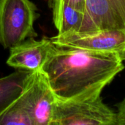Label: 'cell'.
Instances as JSON below:
<instances>
[{"label": "cell", "mask_w": 125, "mask_h": 125, "mask_svg": "<svg viewBox=\"0 0 125 125\" xmlns=\"http://www.w3.org/2000/svg\"><path fill=\"white\" fill-rule=\"evenodd\" d=\"M34 125L25 108L18 99L15 100L0 114V125Z\"/></svg>", "instance_id": "30bf717a"}, {"label": "cell", "mask_w": 125, "mask_h": 125, "mask_svg": "<svg viewBox=\"0 0 125 125\" xmlns=\"http://www.w3.org/2000/svg\"><path fill=\"white\" fill-rule=\"evenodd\" d=\"M85 14L97 30L125 29V0H86Z\"/></svg>", "instance_id": "52a82bcc"}, {"label": "cell", "mask_w": 125, "mask_h": 125, "mask_svg": "<svg viewBox=\"0 0 125 125\" xmlns=\"http://www.w3.org/2000/svg\"><path fill=\"white\" fill-rule=\"evenodd\" d=\"M51 39L56 46L116 53L125 61V29H108L92 32L67 31L57 34Z\"/></svg>", "instance_id": "5b68a950"}, {"label": "cell", "mask_w": 125, "mask_h": 125, "mask_svg": "<svg viewBox=\"0 0 125 125\" xmlns=\"http://www.w3.org/2000/svg\"><path fill=\"white\" fill-rule=\"evenodd\" d=\"M106 83L68 99L56 97L51 125H116V113L101 97Z\"/></svg>", "instance_id": "7a4b0ae2"}, {"label": "cell", "mask_w": 125, "mask_h": 125, "mask_svg": "<svg viewBox=\"0 0 125 125\" xmlns=\"http://www.w3.org/2000/svg\"><path fill=\"white\" fill-rule=\"evenodd\" d=\"M39 17L30 0H0V44L5 49L37 37L34 24Z\"/></svg>", "instance_id": "3957f363"}, {"label": "cell", "mask_w": 125, "mask_h": 125, "mask_svg": "<svg viewBox=\"0 0 125 125\" xmlns=\"http://www.w3.org/2000/svg\"><path fill=\"white\" fill-rule=\"evenodd\" d=\"M55 46L51 39L29 38L10 49L7 64L17 70L36 71L42 69Z\"/></svg>", "instance_id": "8992f818"}, {"label": "cell", "mask_w": 125, "mask_h": 125, "mask_svg": "<svg viewBox=\"0 0 125 125\" xmlns=\"http://www.w3.org/2000/svg\"><path fill=\"white\" fill-rule=\"evenodd\" d=\"M124 68L116 53L56 45L42 70L56 97L64 100L94 85L109 84Z\"/></svg>", "instance_id": "6da1fadb"}, {"label": "cell", "mask_w": 125, "mask_h": 125, "mask_svg": "<svg viewBox=\"0 0 125 125\" xmlns=\"http://www.w3.org/2000/svg\"><path fill=\"white\" fill-rule=\"evenodd\" d=\"M30 114L34 125H51L56 95L42 69L33 71L17 98Z\"/></svg>", "instance_id": "277c9868"}, {"label": "cell", "mask_w": 125, "mask_h": 125, "mask_svg": "<svg viewBox=\"0 0 125 125\" xmlns=\"http://www.w3.org/2000/svg\"><path fill=\"white\" fill-rule=\"evenodd\" d=\"M53 12V21L58 34L67 31L92 32L97 31L89 21L85 12L74 6L59 2L50 7Z\"/></svg>", "instance_id": "ba28073f"}, {"label": "cell", "mask_w": 125, "mask_h": 125, "mask_svg": "<svg viewBox=\"0 0 125 125\" xmlns=\"http://www.w3.org/2000/svg\"><path fill=\"white\" fill-rule=\"evenodd\" d=\"M59 2H66L68 3L79 10L85 12V7H86V0H49V7L51 5L59 3Z\"/></svg>", "instance_id": "8fae6325"}, {"label": "cell", "mask_w": 125, "mask_h": 125, "mask_svg": "<svg viewBox=\"0 0 125 125\" xmlns=\"http://www.w3.org/2000/svg\"><path fill=\"white\" fill-rule=\"evenodd\" d=\"M116 125H125V98L117 105Z\"/></svg>", "instance_id": "7c38bea8"}, {"label": "cell", "mask_w": 125, "mask_h": 125, "mask_svg": "<svg viewBox=\"0 0 125 125\" xmlns=\"http://www.w3.org/2000/svg\"><path fill=\"white\" fill-rule=\"evenodd\" d=\"M32 72L18 70L0 78V114L19 97Z\"/></svg>", "instance_id": "9c48e42d"}]
</instances>
